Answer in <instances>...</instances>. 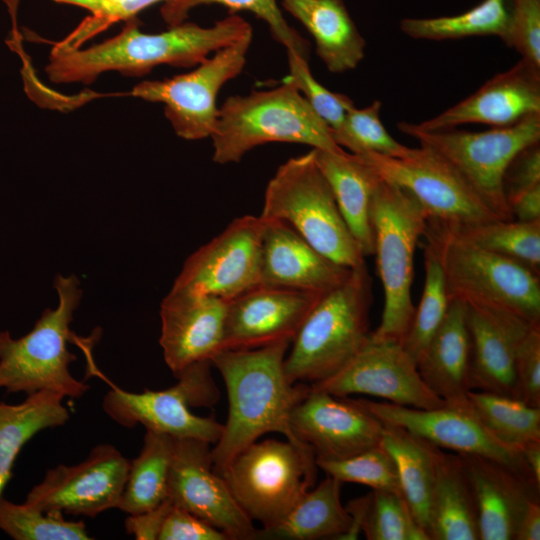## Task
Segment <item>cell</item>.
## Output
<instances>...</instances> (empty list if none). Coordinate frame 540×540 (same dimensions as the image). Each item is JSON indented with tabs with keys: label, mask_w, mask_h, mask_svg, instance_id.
Segmentation results:
<instances>
[{
	"label": "cell",
	"mask_w": 540,
	"mask_h": 540,
	"mask_svg": "<svg viewBox=\"0 0 540 540\" xmlns=\"http://www.w3.org/2000/svg\"><path fill=\"white\" fill-rule=\"evenodd\" d=\"M291 340L253 349H221L211 363L221 374L228 396V416L219 440L211 449L212 466L220 474L243 449L269 432L283 434L302 446L290 428L293 408L311 389L308 383H292L284 361Z\"/></svg>",
	"instance_id": "obj_1"
},
{
	"label": "cell",
	"mask_w": 540,
	"mask_h": 540,
	"mask_svg": "<svg viewBox=\"0 0 540 540\" xmlns=\"http://www.w3.org/2000/svg\"><path fill=\"white\" fill-rule=\"evenodd\" d=\"M252 36L251 25L238 15L210 27L183 22L154 34L130 22L116 36L89 48H52L45 71L55 83L89 84L108 71L142 76L163 64L196 66L211 53Z\"/></svg>",
	"instance_id": "obj_2"
},
{
	"label": "cell",
	"mask_w": 540,
	"mask_h": 540,
	"mask_svg": "<svg viewBox=\"0 0 540 540\" xmlns=\"http://www.w3.org/2000/svg\"><path fill=\"white\" fill-rule=\"evenodd\" d=\"M372 300L366 263L352 268L345 281L324 293L304 319L285 357L289 381L313 384L346 365L369 339Z\"/></svg>",
	"instance_id": "obj_3"
},
{
	"label": "cell",
	"mask_w": 540,
	"mask_h": 540,
	"mask_svg": "<svg viewBox=\"0 0 540 540\" xmlns=\"http://www.w3.org/2000/svg\"><path fill=\"white\" fill-rule=\"evenodd\" d=\"M213 161L239 162L253 148L270 142L306 144L312 149L341 152L325 122L286 78L273 89L235 95L218 109Z\"/></svg>",
	"instance_id": "obj_4"
},
{
	"label": "cell",
	"mask_w": 540,
	"mask_h": 540,
	"mask_svg": "<svg viewBox=\"0 0 540 540\" xmlns=\"http://www.w3.org/2000/svg\"><path fill=\"white\" fill-rule=\"evenodd\" d=\"M53 285L58 305L45 309L31 331L18 339L0 332V388L8 393L53 391L79 398L89 389L69 370L77 359L68 343L75 337L70 324L82 297L80 282L74 275H57Z\"/></svg>",
	"instance_id": "obj_5"
},
{
	"label": "cell",
	"mask_w": 540,
	"mask_h": 540,
	"mask_svg": "<svg viewBox=\"0 0 540 540\" xmlns=\"http://www.w3.org/2000/svg\"><path fill=\"white\" fill-rule=\"evenodd\" d=\"M374 255L384 292L381 322L371 336L402 342L415 314L414 254L427 218L415 199L380 177L371 203Z\"/></svg>",
	"instance_id": "obj_6"
},
{
	"label": "cell",
	"mask_w": 540,
	"mask_h": 540,
	"mask_svg": "<svg viewBox=\"0 0 540 540\" xmlns=\"http://www.w3.org/2000/svg\"><path fill=\"white\" fill-rule=\"evenodd\" d=\"M260 216L286 222L317 251L348 268L365 264L313 150L288 159L269 180Z\"/></svg>",
	"instance_id": "obj_7"
},
{
	"label": "cell",
	"mask_w": 540,
	"mask_h": 540,
	"mask_svg": "<svg viewBox=\"0 0 540 540\" xmlns=\"http://www.w3.org/2000/svg\"><path fill=\"white\" fill-rule=\"evenodd\" d=\"M424 236L437 253L451 299L504 309L540 325V274L460 240L434 222L428 221Z\"/></svg>",
	"instance_id": "obj_8"
},
{
	"label": "cell",
	"mask_w": 540,
	"mask_h": 540,
	"mask_svg": "<svg viewBox=\"0 0 540 540\" xmlns=\"http://www.w3.org/2000/svg\"><path fill=\"white\" fill-rule=\"evenodd\" d=\"M397 127L447 162L499 220H514L503 190V178L509 163L521 150L540 142V114L483 132L454 128L424 131L408 122H400Z\"/></svg>",
	"instance_id": "obj_9"
},
{
	"label": "cell",
	"mask_w": 540,
	"mask_h": 540,
	"mask_svg": "<svg viewBox=\"0 0 540 540\" xmlns=\"http://www.w3.org/2000/svg\"><path fill=\"white\" fill-rule=\"evenodd\" d=\"M316 468L309 447L267 439L239 452L220 475L245 514L268 529L313 488Z\"/></svg>",
	"instance_id": "obj_10"
},
{
	"label": "cell",
	"mask_w": 540,
	"mask_h": 540,
	"mask_svg": "<svg viewBox=\"0 0 540 540\" xmlns=\"http://www.w3.org/2000/svg\"><path fill=\"white\" fill-rule=\"evenodd\" d=\"M211 361L192 364L175 374L178 382L165 390L135 393L111 386L103 398L106 414L127 428L143 425L146 430L174 438H192L215 444L223 424L213 417L193 414L190 407L212 406L218 390L210 373Z\"/></svg>",
	"instance_id": "obj_11"
},
{
	"label": "cell",
	"mask_w": 540,
	"mask_h": 540,
	"mask_svg": "<svg viewBox=\"0 0 540 540\" xmlns=\"http://www.w3.org/2000/svg\"><path fill=\"white\" fill-rule=\"evenodd\" d=\"M360 157L381 178L409 193L427 221L453 228L499 220L461 176L426 147L412 148L404 157L376 153Z\"/></svg>",
	"instance_id": "obj_12"
},
{
	"label": "cell",
	"mask_w": 540,
	"mask_h": 540,
	"mask_svg": "<svg viewBox=\"0 0 540 540\" xmlns=\"http://www.w3.org/2000/svg\"><path fill=\"white\" fill-rule=\"evenodd\" d=\"M252 37L221 48L188 73L165 80L143 81L130 92L134 97L164 105L175 133L186 140L211 137L223 85L238 76L245 64Z\"/></svg>",
	"instance_id": "obj_13"
},
{
	"label": "cell",
	"mask_w": 540,
	"mask_h": 540,
	"mask_svg": "<svg viewBox=\"0 0 540 540\" xmlns=\"http://www.w3.org/2000/svg\"><path fill=\"white\" fill-rule=\"evenodd\" d=\"M265 219L244 215L192 253L170 290L226 301L260 285Z\"/></svg>",
	"instance_id": "obj_14"
},
{
	"label": "cell",
	"mask_w": 540,
	"mask_h": 540,
	"mask_svg": "<svg viewBox=\"0 0 540 540\" xmlns=\"http://www.w3.org/2000/svg\"><path fill=\"white\" fill-rule=\"evenodd\" d=\"M311 386L337 397L366 394L417 409L446 404L425 384L416 363L400 342L374 338L371 333L346 365Z\"/></svg>",
	"instance_id": "obj_15"
},
{
	"label": "cell",
	"mask_w": 540,
	"mask_h": 540,
	"mask_svg": "<svg viewBox=\"0 0 540 540\" xmlns=\"http://www.w3.org/2000/svg\"><path fill=\"white\" fill-rule=\"evenodd\" d=\"M129 463L113 445H97L84 461L59 464L48 470L27 494L25 502L46 513L95 517L117 508Z\"/></svg>",
	"instance_id": "obj_16"
},
{
	"label": "cell",
	"mask_w": 540,
	"mask_h": 540,
	"mask_svg": "<svg viewBox=\"0 0 540 540\" xmlns=\"http://www.w3.org/2000/svg\"><path fill=\"white\" fill-rule=\"evenodd\" d=\"M210 444L174 438L167 499L225 533L229 540L256 539L257 530L214 471Z\"/></svg>",
	"instance_id": "obj_17"
},
{
	"label": "cell",
	"mask_w": 540,
	"mask_h": 540,
	"mask_svg": "<svg viewBox=\"0 0 540 540\" xmlns=\"http://www.w3.org/2000/svg\"><path fill=\"white\" fill-rule=\"evenodd\" d=\"M356 401L381 422L400 426L441 449L500 461L534 478L520 451L498 441L481 423L470 404L417 409L386 401Z\"/></svg>",
	"instance_id": "obj_18"
},
{
	"label": "cell",
	"mask_w": 540,
	"mask_h": 540,
	"mask_svg": "<svg viewBox=\"0 0 540 540\" xmlns=\"http://www.w3.org/2000/svg\"><path fill=\"white\" fill-rule=\"evenodd\" d=\"M290 428L295 439L313 451L315 459L338 460L380 445L384 423L356 399L311 386L293 408Z\"/></svg>",
	"instance_id": "obj_19"
},
{
	"label": "cell",
	"mask_w": 540,
	"mask_h": 540,
	"mask_svg": "<svg viewBox=\"0 0 540 540\" xmlns=\"http://www.w3.org/2000/svg\"><path fill=\"white\" fill-rule=\"evenodd\" d=\"M323 294L260 284L231 299L222 349H253L292 341Z\"/></svg>",
	"instance_id": "obj_20"
},
{
	"label": "cell",
	"mask_w": 540,
	"mask_h": 540,
	"mask_svg": "<svg viewBox=\"0 0 540 540\" xmlns=\"http://www.w3.org/2000/svg\"><path fill=\"white\" fill-rule=\"evenodd\" d=\"M532 114H540V69L521 59L459 103L415 125L424 131L467 123L505 127Z\"/></svg>",
	"instance_id": "obj_21"
},
{
	"label": "cell",
	"mask_w": 540,
	"mask_h": 540,
	"mask_svg": "<svg viewBox=\"0 0 540 540\" xmlns=\"http://www.w3.org/2000/svg\"><path fill=\"white\" fill-rule=\"evenodd\" d=\"M228 301L169 291L160 306L159 343L173 374L211 358L222 349Z\"/></svg>",
	"instance_id": "obj_22"
},
{
	"label": "cell",
	"mask_w": 540,
	"mask_h": 540,
	"mask_svg": "<svg viewBox=\"0 0 540 540\" xmlns=\"http://www.w3.org/2000/svg\"><path fill=\"white\" fill-rule=\"evenodd\" d=\"M467 305L471 340L472 390L518 399L515 358L517 349L534 325L504 309Z\"/></svg>",
	"instance_id": "obj_23"
},
{
	"label": "cell",
	"mask_w": 540,
	"mask_h": 540,
	"mask_svg": "<svg viewBox=\"0 0 540 540\" xmlns=\"http://www.w3.org/2000/svg\"><path fill=\"white\" fill-rule=\"evenodd\" d=\"M459 456L473 489L480 540H514L524 510L540 499V485L500 461Z\"/></svg>",
	"instance_id": "obj_24"
},
{
	"label": "cell",
	"mask_w": 540,
	"mask_h": 540,
	"mask_svg": "<svg viewBox=\"0 0 540 540\" xmlns=\"http://www.w3.org/2000/svg\"><path fill=\"white\" fill-rule=\"evenodd\" d=\"M265 221L261 285L323 294L349 276L351 268L321 254L286 222Z\"/></svg>",
	"instance_id": "obj_25"
},
{
	"label": "cell",
	"mask_w": 540,
	"mask_h": 540,
	"mask_svg": "<svg viewBox=\"0 0 540 540\" xmlns=\"http://www.w3.org/2000/svg\"><path fill=\"white\" fill-rule=\"evenodd\" d=\"M416 365L425 384L446 404L469 405L471 340L465 302L451 299L442 323Z\"/></svg>",
	"instance_id": "obj_26"
},
{
	"label": "cell",
	"mask_w": 540,
	"mask_h": 540,
	"mask_svg": "<svg viewBox=\"0 0 540 540\" xmlns=\"http://www.w3.org/2000/svg\"><path fill=\"white\" fill-rule=\"evenodd\" d=\"M312 150L362 254L364 257L374 255L371 203L380 176L360 156L345 150Z\"/></svg>",
	"instance_id": "obj_27"
},
{
	"label": "cell",
	"mask_w": 540,
	"mask_h": 540,
	"mask_svg": "<svg viewBox=\"0 0 540 540\" xmlns=\"http://www.w3.org/2000/svg\"><path fill=\"white\" fill-rule=\"evenodd\" d=\"M284 9L313 36L316 53L332 73L358 66L366 42L342 0H281Z\"/></svg>",
	"instance_id": "obj_28"
},
{
	"label": "cell",
	"mask_w": 540,
	"mask_h": 540,
	"mask_svg": "<svg viewBox=\"0 0 540 540\" xmlns=\"http://www.w3.org/2000/svg\"><path fill=\"white\" fill-rule=\"evenodd\" d=\"M427 533L430 540H480L473 489L457 453H440Z\"/></svg>",
	"instance_id": "obj_29"
},
{
	"label": "cell",
	"mask_w": 540,
	"mask_h": 540,
	"mask_svg": "<svg viewBox=\"0 0 540 540\" xmlns=\"http://www.w3.org/2000/svg\"><path fill=\"white\" fill-rule=\"evenodd\" d=\"M380 444L393 458L402 496L427 533L431 494L442 449L400 426L385 423Z\"/></svg>",
	"instance_id": "obj_30"
},
{
	"label": "cell",
	"mask_w": 540,
	"mask_h": 540,
	"mask_svg": "<svg viewBox=\"0 0 540 540\" xmlns=\"http://www.w3.org/2000/svg\"><path fill=\"white\" fill-rule=\"evenodd\" d=\"M342 484L340 480L327 475L277 524L257 530L256 539L342 540L352 525V518L340 501Z\"/></svg>",
	"instance_id": "obj_31"
},
{
	"label": "cell",
	"mask_w": 540,
	"mask_h": 540,
	"mask_svg": "<svg viewBox=\"0 0 540 540\" xmlns=\"http://www.w3.org/2000/svg\"><path fill=\"white\" fill-rule=\"evenodd\" d=\"M65 397L53 391L27 395L19 404L0 402V498L12 476V467L23 445L41 430L64 425L69 411Z\"/></svg>",
	"instance_id": "obj_32"
},
{
	"label": "cell",
	"mask_w": 540,
	"mask_h": 540,
	"mask_svg": "<svg viewBox=\"0 0 540 540\" xmlns=\"http://www.w3.org/2000/svg\"><path fill=\"white\" fill-rule=\"evenodd\" d=\"M174 437L146 430L139 455L129 463L117 508L133 515L149 511L167 499Z\"/></svg>",
	"instance_id": "obj_33"
},
{
	"label": "cell",
	"mask_w": 540,
	"mask_h": 540,
	"mask_svg": "<svg viewBox=\"0 0 540 540\" xmlns=\"http://www.w3.org/2000/svg\"><path fill=\"white\" fill-rule=\"evenodd\" d=\"M345 508L352 525L342 540L357 539L360 532L368 540H430L401 494L372 489Z\"/></svg>",
	"instance_id": "obj_34"
},
{
	"label": "cell",
	"mask_w": 540,
	"mask_h": 540,
	"mask_svg": "<svg viewBox=\"0 0 540 540\" xmlns=\"http://www.w3.org/2000/svg\"><path fill=\"white\" fill-rule=\"evenodd\" d=\"M511 0H483L454 16L405 18L401 31L414 39L451 40L472 36H498L504 42L510 19Z\"/></svg>",
	"instance_id": "obj_35"
},
{
	"label": "cell",
	"mask_w": 540,
	"mask_h": 540,
	"mask_svg": "<svg viewBox=\"0 0 540 540\" xmlns=\"http://www.w3.org/2000/svg\"><path fill=\"white\" fill-rule=\"evenodd\" d=\"M470 407L487 430L502 444L519 450L540 441V408L520 399L471 390Z\"/></svg>",
	"instance_id": "obj_36"
},
{
	"label": "cell",
	"mask_w": 540,
	"mask_h": 540,
	"mask_svg": "<svg viewBox=\"0 0 540 540\" xmlns=\"http://www.w3.org/2000/svg\"><path fill=\"white\" fill-rule=\"evenodd\" d=\"M442 227L460 240L515 260L540 274V220H494L453 228Z\"/></svg>",
	"instance_id": "obj_37"
},
{
	"label": "cell",
	"mask_w": 540,
	"mask_h": 540,
	"mask_svg": "<svg viewBox=\"0 0 540 540\" xmlns=\"http://www.w3.org/2000/svg\"><path fill=\"white\" fill-rule=\"evenodd\" d=\"M424 267L422 296L415 309L412 324L401 342L415 363L442 323L451 302L441 263L434 247L428 241L424 245Z\"/></svg>",
	"instance_id": "obj_38"
},
{
	"label": "cell",
	"mask_w": 540,
	"mask_h": 540,
	"mask_svg": "<svg viewBox=\"0 0 540 540\" xmlns=\"http://www.w3.org/2000/svg\"><path fill=\"white\" fill-rule=\"evenodd\" d=\"M0 530L15 540H88L82 521H67L63 513L43 512L24 502L0 498Z\"/></svg>",
	"instance_id": "obj_39"
},
{
	"label": "cell",
	"mask_w": 540,
	"mask_h": 540,
	"mask_svg": "<svg viewBox=\"0 0 540 540\" xmlns=\"http://www.w3.org/2000/svg\"><path fill=\"white\" fill-rule=\"evenodd\" d=\"M380 100L369 106L356 108L351 106L341 126L332 137L341 148H347L354 155L376 153L388 157H404L412 148L396 141L386 130L380 120Z\"/></svg>",
	"instance_id": "obj_40"
},
{
	"label": "cell",
	"mask_w": 540,
	"mask_h": 540,
	"mask_svg": "<svg viewBox=\"0 0 540 540\" xmlns=\"http://www.w3.org/2000/svg\"><path fill=\"white\" fill-rule=\"evenodd\" d=\"M209 4L252 12L266 22L272 36L285 46L287 52L308 59V42L286 22L277 0H167L161 7V15L168 25L175 26L183 23L193 8Z\"/></svg>",
	"instance_id": "obj_41"
},
{
	"label": "cell",
	"mask_w": 540,
	"mask_h": 540,
	"mask_svg": "<svg viewBox=\"0 0 540 540\" xmlns=\"http://www.w3.org/2000/svg\"><path fill=\"white\" fill-rule=\"evenodd\" d=\"M316 465L342 483H358L402 495L394 460L381 444L344 459H316Z\"/></svg>",
	"instance_id": "obj_42"
},
{
	"label": "cell",
	"mask_w": 540,
	"mask_h": 540,
	"mask_svg": "<svg viewBox=\"0 0 540 540\" xmlns=\"http://www.w3.org/2000/svg\"><path fill=\"white\" fill-rule=\"evenodd\" d=\"M289 80L306 99L316 114L331 130L336 131L342 124L347 110L354 105L344 94L335 93L320 84L312 75L308 59L298 54L287 52Z\"/></svg>",
	"instance_id": "obj_43"
},
{
	"label": "cell",
	"mask_w": 540,
	"mask_h": 540,
	"mask_svg": "<svg viewBox=\"0 0 540 540\" xmlns=\"http://www.w3.org/2000/svg\"><path fill=\"white\" fill-rule=\"evenodd\" d=\"M59 3L79 6L92 12L69 36L56 43L53 48L77 49L88 38L106 29L112 23L130 19L135 14L160 1L167 0H54Z\"/></svg>",
	"instance_id": "obj_44"
},
{
	"label": "cell",
	"mask_w": 540,
	"mask_h": 540,
	"mask_svg": "<svg viewBox=\"0 0 540 540\" xmlns=\"http://www.w3.org/2000/svg\"><path fill=\"white\" fill-rule=\"evenodd\" d=\"M504 43L514 48L522 60L540 69V0H511Z\"/></svg>",
	"instance_id": "obj_45"
},
{
	"label": "cell",
	"mask_w": 540,
	"mask_h": 540,
	"mask_svg": "<svg viewBox=\"0 0 540 540\" xmlns=\"http://www.w3.org/2000/svg\"><path fill=\"white\" fill-rule=\"evenodd\" d=\"M515 377L518 399L540 408V325L529 329L517 349Z\"/></svg>",
	"instance_id": "obj_46"
},
{
	"label": "cell",
	"mask_w": 540,
	"mask_h": 540,
	"mask_svg": "<svg viewBox=\"0 0 540 540\" xmlns=\"http://www.w3.org/2000/svg\"><path fill=\"white\" fill-rule=\"evenodd\" d=\"M158 540H229V538L219 529L171 503Z\"/></svg>",
	"instance_id": "obj_47"
},
{
	"label": "cell",
	"mask_w": 540,
	"mask_h": 540,
	"mask_svg": "<svg viewBox=\"0 0 540 540\" xmlns=\"http://www.w3.org/2000/svg\"><path fill=\"white\" fill-rule=\"evenodd\" d=\"M540 184V145L521 150L509 163L503 178V190L509 202L520 193Z\"/></svg>",
	"instance_id": "obj_48"
},
{
	"label": "cell",
	"mask_w": 540,
	"mask_h": 540,
	"mask_svg": "<svg viewBox=\"0 0 540 540\" xmlns=\"http://www.w3.org/2000/svg\"><path fill=\"white\" fill-rule=\"evenodd\" d=\"M171 506L166 499L157 507L138 514L129 515L125 520V530L137 540H158L163 520Z\"/></svg>",
	"instance_id": "obj_49"
},
{
	"label": "cell",
	"mask_w": 540,
	"mask_h": 540,
	"mask_svg": "<svg viewBox=\"0 0 540 540\" xmlns=\"http://www.w3.org/2000/svg\"><path fill=\"white\" fill-rule=\"evenodd\" d=\"M514 220L533 222L540 220V184L520 193L509 202Z\"/></svg>",
	"instance_id": "obj_50"
},
{
	"label": "cell",
	"mask_w": 540,
	"mask_h": 540,
	"mask_svg": "<svg viewBox=\"0 0 540 540\" xmlns=\"http://www.w3.org/2000/svg\"><path fill=\"white\" fill-rule=\"evenodd\" d=\"M540 539V499L531 501L524 510L515 532L514 540Z\"/></svg>",
	"instance_id": "obj_51"
},
{
	"label": "cell",
	"mask_w": 540,
	"mask_h": 540,
	"mask_svg": "<svg viewBox=\"0 0 540 540\" xmlns=\"http://www.w3.org/2000/svg\"><path fill=\"white\" fill-rule=\"evenodd\" d=\"M520 453L534 479L540 485V441L524 445L520 448Z\"/></svg>",
	"instance_id": "obj_52"
}]
</instances>
